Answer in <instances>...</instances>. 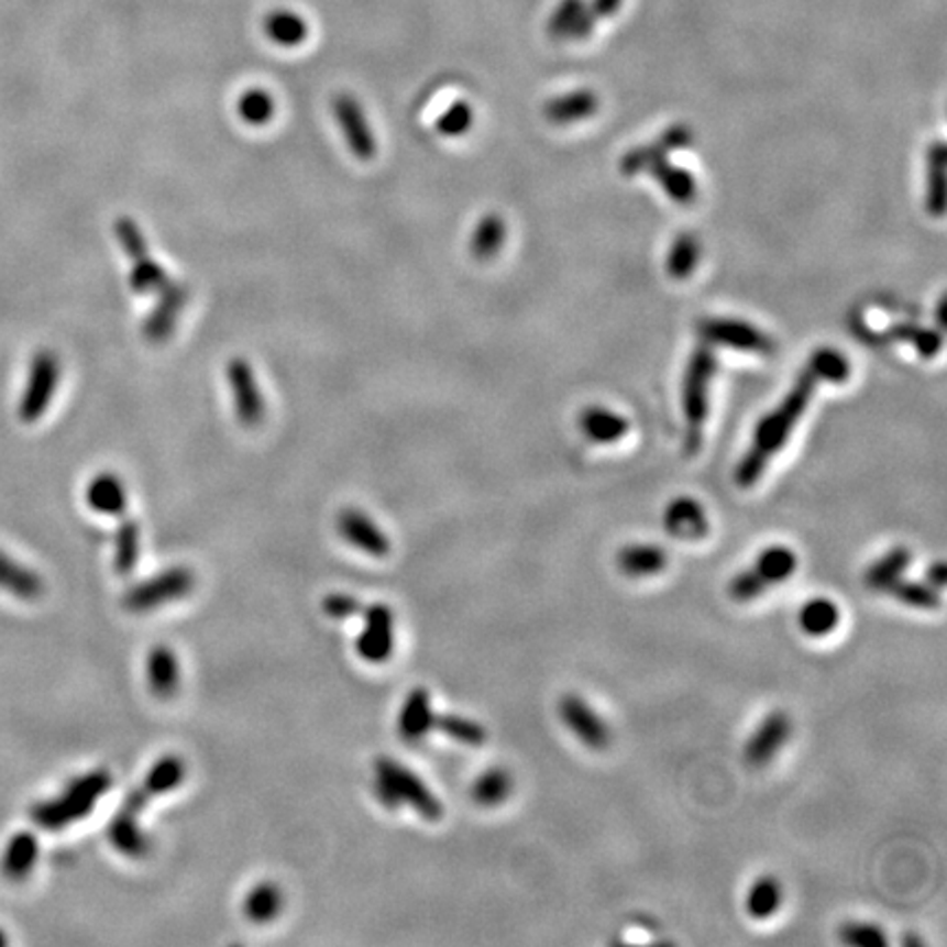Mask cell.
Masks as SVG:
<instances>
[{
    "label": "cell",
    "mask_w": 947,
    "mask_h": 947,
    "mask_svg": "<svg viewBox=\"0 0 947 947\" xmlns=\"http://www.w3.org/2000/svg\"><path fill=\"white\" fill-rule=\"evenodd\" d=\"M849 373H851V366L843 353H838L832 346L818 349L812 355L810 364L803 368L792 393L781 401V406L774 412L766 415L761 419V423L757 426L755 437H752V445L748 448V452L744 454L741 463L735 470V483L744 489L759 483L770 459L785 445L796 421L807 410L810 399L816 390V384L821 379L845 382L849 377Z\"/></svg>",
    "instance_id": "cell-1"
},
{
    "label": "cell",
    "mask_w": 947,
    "mask_h": 947,
    "mask_svg": "<svg viewBox=\"0 0 947 947\" xmlns=\"http://www.w3.org/2000/svg\"><path fill=\"white\" fill-rule=\"evenodd\" d=\"M691 143V130L689 125H673L669 128L658 143L653 145H645V147H636L626 154V158L621 161V172L634 176L640 172H649L667 191V196L673 202L680 205H689L695 200L697 196V187L695 180L691 178V174L686 169L673 167L669 165L667 156L673 150H682Z\"/></svg>",
    "instance_id": "cell-2"
},
{
    "label": "cell",
    "mask_w": 947,
    "mask_h": 947,
    "mask_svg": "<svg viewBox=\"0 0 947 947\" xmlns=\"http://www.w3.org/2000/svg\"><path fill=\"white\" fill-rule=\"evenodd\" d=\"M112 788V774L108 770H92L75 779L55 799L42 801L31 810L33 823L44 832H62L77 821L86 818L101 796Z\"/></svg>",
    "instance_id": "cell-3"
},
{
    "label": "cell",
    "mask_w": 947,
    "mask_h": 947,
    "mask_svg": "<svg viewBox=\"0 0 947 947\" xmlns=\"http://www.w3.org/2000/svg\"><path fill=\"white\" fill-rule=\"evenodd\" d=\"M375 794L386 810H397L406 803L428 821H439L443 816V805L430 788L415 772L393 759L382 757L375 761Z\"/></svg>",
    "instance_id": "cell-4"
},
{
    "label": "cell",
    "mask_w": 947,
    "mask_h": 947,
    "mask_svg": "<svg viewBox=\"0 0 947 947\" xmlns=\"http://www.w3.org/2000/svg\"><path fill=\"white\" fill-rule=\"evenodd\" d=\"M717 360L713 353L711 342H702L695 346L686 375L682 386V399H684V417H686V452L695 454L702 448V432L708 415V386L711 377L715 373Z\"/></svg>",
    "instance_id": "cell-5"
},
{
    "label": "cell",
    "mask_w": 947,
    "mask_h": 947,
    "mask_svg": "<svg viewBox=\"0 0 947 947\" xmlns=\"http://www.w3.org/2000/svg\"><path fill=\"white\" fill-rule=\"evenodd\" d=\"M799 569V558L788 547H770L766 549L757 562L737 573L728 584V597L737 604H750L759 599L768 588L788 582Z\"/></svg>",
    "instance_id": "cell-6"
},
{
    "label": "cell",
    "mask_w": 947,
    "mask_h": 947,
    "mask_svg": "<svg viewBox=\"0 0 947 947\" xmlns=\"http://www.w3.org/2000/svg\"><path fill=\"white\" fill-rule=\"evenodd\" d=\"M114 238L121 246V251L128 255L132 268H130V288L136 295H156L161 293L172 279L167 271L152 257L150 244L145 240V233L141 227L128 218L121 216L114 220Z\"/></svg>",
    "instance_id": "cell-7"
},
{
    "label": "cell",
    "mask_w": 947,
    "mask_h": 947,
    "mask_svg": "<svg viewBox=\"0 0 947 947\" xmlns=\"http://www.w3.org/2000/svg\"><path fill=\"white\" fill-rule=\"evenodd\" d=\"M196 586V577L187 566L167 569L136 586H132L123 595V608L134 615L152 613L172 602L185 599Z\"/></svg>",
    "instance_id": "cell-8"
},
{
    "label": "cell",
    "mask_w": 947,
    "mask_h": 947,
    "mask_svg": "<svg viewBox=\"0 0 947 947\" xmlns=\"http://www.w3.org/2000/svg\"><path fill=\"white\" fill-rule=\"evenodd\" d=\"M59 377H62V364L53 351L42 349L31 357L24 390L18 404V415L24 423H35L48 410L57 393Z\"/></svg>",
    "instance_id": "cell-9"
},
{
    "label": "cell",
    "mask_w": 947,
    "mask_h": 947,
    "mask_svg": "<svg viewBox=\"0 0 947 947\" xmlns=\"http://www.w3.org/2000/svg\"><path fill=\"white\" fill-rule=\"evenodd\" d=\"M185 774H187V768H185V761L180 757L167 755V757L158 759L152 766V770L145 774L143 783L136 785L128 794V799L121 805V810H119L117 816L125 818V821H136L139 814L145 810V805L152 799L163 796V794L172 792L174 788H178L185 781Z\"/></svg>",
    "instance_id": "cell-10"
},
{
    "label": "cell",
    "mask_w": 947,
    "mask_h": 947,
    "mask_svg": "<svg viewBox=\"0 0 947 947\" xmlns=\"http://www.w3.org/2000/svg\"><path fill=\"white\" fill-rule=\"evenodd\" d=\"M227 382L233 395L238 421L244 428L262 426L266 417V395L260 388L253 364L246 357H233L227 364Z\"/></svg>",
    "instance_id": "cell-11"
},
{
    "label": "cell",
    "mask_w": 947,
    "mask_h": 947,
    "mask_svg": "<svg viewBox=\"0 0 947 947\" xmlns=\"http://www.w3.org/2000/svg\"><path fill=\"white\" fill-rule=\"evenodd\" d=\"M331 110L351 154L362 163L373 161L377 154V141L362 103L353 95L340 92L331 99Z\"/></svg>",
    "instance_id": "cell-12"
},
{
    "label": "cell",
    "mask_w": 947,
    "mask_h": 947,
    "mask_svg": "<svg viewBox=\"0 0 947 947\" xmlns=\"http://www.w3.org/2000/svg\"><path fill=\"white\" fill-rule=\"evenodd\" d=\"M700 335L706 342H717L733 346L744 353H757V355H772L774 353V340L766 335L761 329L744 322V320H730V318H706L700 322Z\"/></svg>",
    "instance_id": "cell-13"
},
{
    "label": "cell",
    "mask_w": 947,
    "mask_h": 947,
    "mask_svg": "<svg viewBox=\"0 0 947 947\" xmlns=\"http://www.w3.org/2000/svg\"><path fill=\"white\" fill-rule=\"evenodd\" d=\"M156 306L145 316L141 324V333L152 344L167 342L183 316V310L189 304V286L185 282H169L161 293H156Z\"/></svg>",
    "instance_id": "cell-14"
},
{
    "label": "cell",
    "mask_w": 947,
    "mask_h": 947,
    "mask_svg": "<svg viewBox=\"0 0 947 947\" xmlns=\"http://www.w3.org/2000/svg\"><path fill=\"white\" fill-rule=\"evenodd\" d=\"M564 726L588 748L604 750L610 744V728L604 717L580 695L569 693L558 704Z\"/></svg>",
    "instance_id": "cell-15"
},
{
    "label": "cell",
    "mask_w": 947,
    "mask_h": 947,
    "mask_svg": "<svg viewBox=\"0 0 947 947\" xmlns=\"http://www.w3.org/2000/svg\"><path fill=\"white\" fill-rule=\"evenodd\" d=\"M395 619L393 610L384 604H373L364 610V630L357 636L355 649L366 662H384L393 653Z\"/></svg>",
    "instance_id": "cell-16"
},
{
    "label": "cell",
    "mask_w": 947,
    "mask_h": 947,
    "mask_svg": "<svg viewBox=\"0 0 947 947\" xmlns=\"http://www.w3.org/2000/svg\"><path fill=\"white\" fill-rule=\"evenodd\" d=\"M792 735V719L783 711H772L766 715V719L759 724V728L750 735L746 744V761L755 768H761L770 763L777 752L788 744Z\"/></svg>",
    "instance_id": "cell-17"
},
{
    "label": "cell",
    "mask_w": 947,
    "mask_h": 947,
    "mask_svg": "<svg viewBox=\"0 0 947 947\" xmlns=\"http://www.w3.org/2000/svg\"><path fill=\"white\" fill-rule=\"evenodd\" d=\"M338 531L351 547L371 558H386L390 553L388 536L357 509H344L338 516Z\"/></svg>",
    "instance_id": "cell-18"
},
{
    "label": "cell",
    "mask_w": 947,
    "mask_h": 947,
    "mask_svg": "<svg viewBox=\"0 0 947 947\" xmlns=\"http://www.w3.org/2000/svg\"><path fill=\"white\" fill-rule=\"evenodd\" d=\"M664 531L675 540H702L708 533V518L704 507L695 498H675L662 516Z\"/></svg>",
    "instance_id": "cell-19"
},
{
    "label": "cell",
    "mask_w": 947,
    "mask_h": 947,
    "mask_svg": "<svg viewBox=\"0 0 947 947\" xmlns=\"http://www.w3.org/2000/svg\"><path fill=\"white\" fill-rule=\"evenodd\" d=\"M434 728L432 700L426 689H412L399 711L397 730L404 741H421Z\"/></svg>",
    "instance_id": "cell-20"
},
{
    "label": "cell",
    "mask_w": 947,
    "mask_h": 947,
    "mask_svg": "<svg viewBox=\"0 0 947 947\" xmlns=\"http://www.w3.org/2000/svg\"><path fill=\"white\" fill-rule=\"evenodd\" d=\"M40 845L37 838L29 832H18L9 838L4 854L0 858V873L9 882H24L37 865Z\"/></svg>",
    "instance_id": "cell-21"
},
{
    "label": "cell",
    "mask_w": 947,
    "mask_h": 947,
    "mask_svg": "<svg viewBox=\"0 0 947 947\" xmlns=\"http://www.w3.org/2000/svg\"><path fill=\"white\" fill-rule=\"evenodd\" d=\"M86 503L97 514L123 516L125 507H128L125 483L117 474H112V472H101V474H97L88 483V487H86Z\"/></svg>",
    "instance_id": "cell-22"
},
{
    "label": "cell",
    "mask_w": 947,
    "mask_h": 947,
    "mask_svg": "<svg viewBox=\"0 0 947 947\" xmlns=\"http://www.w3.org/2000/svg\"><path fill=\"white\" fill-rule=\"evenodd\" d=\"M147 682L156 697H172L180 684L178 656L167 645H156L147 656Z\"/></svg>",
    "instance_id": "cell-23"
},
{
    "label": "cell",
    "mask_w": 947,
    "mask_h": 947,
    "mask_svg": "<svg viewBox=\"0 0 947 947\" xmlns=\"http://www.w3.org/2000/svg\"><path fill=\"white\" fill-rule=\"evenodd\" d=\"M0 591L22 602H35L44 593V582L37 573L0 551Z\"/></svg>",
    "instance_id": "cell-24"
},
{
    "label": "cell",
    "mask_w": 947,
    "mask_h": 947,
    "mask_svg": "<svg viewBox=\"0 0 947 947\" xmlns=\"http://www.w3.org/2000/svg\"><path fill=\"white\" fill-rule=\"evenodd\" d=\"M911 562H913V551L909 547L904 544L893 547L867 569L865 584L876 593H887L898 580L904 577Z\"/></svg>",
    "instance_id": "cell-25"
},
{
    "label": "cell",
    "mask_w": 947,
    "mask_h": 947,
    "mask_svg": "<svg viewBox=\"0 0 947 947\" xmlns=\"http://www.w3.org/2000/svg\"><path fill=\"white\" fill-rule=\"evenodd\" d=\"M264 31H266L271 42H275L277 46H284V48L301 46L310 35V26H308L306 18L293 9L271 11L264 20Z\"/></svg>",
    "instance_id": "cell-26"
},
{
    "label": "cell",
    "mask_w": 947,
    "mask_h": 947,
    "mask_svg": "<svg viewBox=\"0 0 947 947\" xmlns=\"http://www.w3.org/2000/svg\"><path fill=\"white\" fill-rule=\"evenodd\" d=\"M617 562L628 577H651L667 569L669 558L658 544H628L619 551Z\"/></svg>",
    "instance_id": "cell-27"
},
{
    "label": "cell",
    "mask_w": 947,
    "mask_h": 947,
    "mask_svg": "<svg viewBox=\"0 0 947 947\" xmlns=\"http://www.w3.org/2000/svg\"><path fill=\"white\" fill-rule=\"evenodd\" d=\"M582 428L595 443H615L630 432L628 419L608 408H588L582 417Z\"/></svg>",
    "instance_id": "cell-28"
},
{
    "label": "cell",
    "mask_w": 947,
    "mask_h": 947,
    "mask_svg": "<svg viewBox=\"0 0 947 947\" xmlns=\"http://www.w3.org/2000/svg\"><path fill=\"white\" fill-rule=\"evenodd\" d=\"M799 626L812 638H825L840 626V608L827 597L810 599L799 613Z\"/></svg>",
    "instance_id": "cell-29"
},
{
    "label": "cell",
    "mask_w": 947,
    "mask_h": 947,
    "mask_svg": "<svg viewBox=\"0 0 947 947\" xmlns=\"http://www.w3.org/2000/svg\"><path fill=\"white\" fill-rule=\"evenodd\" d=\"M597 95L593 90H573L547 103V117L553 123H573L597 112Z\"/></svg>",
    "instance_id": "cell-30"
},
{
    "label": "cell",
    "mask_w": 947,
    "mask_h": 947,
    "mask_svg": "<svg viewBox=\"0 0 947 947\" xmlns=\"http://www.w3.org/2000/svg\"><path fill=\"white\" fill-rule=\"evenodd\" d=\"M781 904H783V887H781V882H779L777 878H772V876H763V878H759V880L748 889V895H746V913H748L752 920H757V922H763V920L774 917V915H777V911L781 909Z\"/></svg>",
    "instance_id": "cell-31"
},
{
    "label": "cell",
    "mask_w": 947,
    "mask_h": 947,
    "mask_svg": "<svg viewBox=\"0 0 947 947\" xmlns=\"http://www.w3.org/2000/svg\"><path fill=\"white\" fill-rule=\"evenodd\" d=\"M505 238H507V227H505L503 218L496 213H489L476 224V229L470 238V253L478 262H489L500 253Z\"/></svg>",
    "instance_id": "cell-32"
},
{
    "label": "cell",
    "mask_w": 947,
    "mask_h": 947,
    "mask_svg": "<svg viewBox=\"0 0 947 947\" xmlns=\"http://www.w3.org/2000/svg\"><path fill=\"white\" fill-rule=\"evenodd\" d=\"M108 838H110L112 847L128 858H145L152 849V840L139 827L136 821H125V818L114 816L110 821V827H108Z\"/></svg>",
    "instance_id": "cell-33"
},
{
    "label": "cell",
    "mask_w": 947,
    "mask_h": 947,
    "mask_svg": "<svg viewBox=\"0 0 947 947\" xmlns=\"http://www.w3.org/2000/svg\"><path fill=\"white\" fill-rule=\"evenodd\" d=\"M282 909H284V893L273 882L257 884L244 902V915L253 924H268V922L277 920Z\"/></svg>",
    "instance_id": "cell-34"
},
{
    "label": "cell",
    "mask_w": 947,
    "mask_h": 947,
    "mask_svg": "<svg viewBox=\"0 0 947 947\" xmlns=\"http://www.w3.org/2000/svg\"><path fill=\"white\" fill-rule=\"evenodd\" d=\"M926 207L933 216H944L946 209V145L937 141L928 150V187Z\"/></svg>",
    "instance_id": "cell-35"
},
{
    "label": "cell",
    "mask_w": 947,
    "mask_h": 947,
    "mask_svg": "<svg viewBox=\"0 0 947 947\" xmlns=\"http://www.w3.org/2000/svg\"><path fill=\"white\" fill-rule=\"evenodd\" d=\"M514 790V779L503 768L485 770L472 785V799L483 807H496L509 799Z\"/></svg>",
    "instance_id": "cell-36"
},
{
    "label": "cell",
    "mask_w": 947,
    "mask_h": 947,
    "mask_svg": "<svg viewBox=\"0 0 947 947\" xmlns=\"http://www.w3.org/2000/svg\"><path fill=\"white\" fill-rule=\"evenodd\" d=\"M141 555V527L132 518H123L114 536V569L121 575L134 571Z\"/></svg>",
    "instance_id": "cell-37"
},
{
    "label": "cell",
    "mask_w": 947,
    "mask_h": 947,
    "mask_svg": "<svg viewBox=\"0 0 947 947\" xmlns=\"http://www.w3.org/2000/svg\"><path fill=\"white\" fill-rule=\"evenodd\" d=\"M277 112L275 97L264 88H251L240 95L238 99V114L246 125L264 128L273 121Z\"/></svg>",
    "instance_id": "cell-38"
},
{
    "label": "cell",
    "mask_w": 947,
    "mask_h": 947,
    "mask_svg": "<svg viewBox=\"0 0 947 947\" xmlns=\"http://www.w3.org/2000/svg\"><path fill=\"white\" fill-rule=\"evenodd\" d=\"M893 599H898L900 604L909 606V608H917V610H937L942 608V595L937 588H933L928 582H909V580H898L889 591H887Z\"/></svg>",
    "instance_id": "cell-39"
},
{
    "label": "cell",
    "mask_w": 947,
    "mask_h": 947,
    "mask_svg": "<svg viewBox=\"0 0 947 947\" xmlns=\"http://www.w3.org/2000/svg\"><path fill=\"white\" fill-rule=\"evenodd\" d=\"M434 728H439L443 735H448L452 741H459L463 746L478 748L487 741V730L476 719L463 717V715H439L434 717Z\"/></svg>",
    "instance_id": "cell-40"
},
{
    "label": "cell",
    "mask_w": 947,
    "mask_h": 947,
    "mask_svg": "<svg viewBox=\"0 0 947 947\" xmlns=\"http://www.w3.org/2000/svg\"><path fill=\"white\" fill-rule=\"evenodd\" d=\"M697 260H700V244L693 235L684 233L671 246V253L667 257V273L673 279H686L695 271Z\"/></svg>",
    "instance_id": "cell-41"
},
{
    "label": "cell",
    "mask_w": 947,
    "mask_h": 947,
    "mask_svg": "<svg viewBox=\"0 0 947 947\" xmlns=\"http://www.w3.org/2000/svg\"><path fill=\"white\" fill-rule=\"evenodd\" d=\"M586 9V0H560L549 18V35L555 40H569L577 20Z\"/></svg>",
    "instance_id": "cell-42"
},
{
    "label": "cell",
    "mask_w": 947,
    "mask_h": 947,
    "mask_svg": "<svg viewBox=\"0 0 947 947\" xmlns=\"http://www.w3.org/2000/svg\"><path fill=\"white\" fill-rule=\"evenodd\" d=\"M474 123V110L467 101L459 99L454 103H450V108L437 119L434 128L439 134L454 139V136H463Z\"/></svg>",
    "instance_id": "cell-43"
},
{
    "label": "cell",
    "mask_w": 947,
    "mask_h": 947,
    "mask_svg": "<svg viewBox=\"0 0 947 947\" xmlns=\"http://www.w3.org/2000/svg\"><path fill=\"white\" fill-rule=\"evenodd\" d=\"M840 942L847 946L854 947H887L889 946V937L887 933L876 926V924H867V922H849L840 928L838 933Z\"/></svg>",
    "instance_id": "cell-44"
},
{
    "label": "cell",
    "mask_w": 947,
    "mask_h": 947,
    "mask_svg": "<svg viewBox=\"0 0 947 947\" xmlns=\"http://www.w3.org/2000/svg\"><path fill=\"white\" fill-rule=\"evenodd\" d=\"M891 338L913 342V344L922 351V355H926V357L935 355V353L942 349V338H939L937 333L926 331V329H922V327H913V324L895 327V329L891 331Z\"/></svg>",
    "instance_id": "cell-45"
},
{
    "label": "cell",
    "mask_w": 947,
    "mask_h": 947,
    "mask_svg": "<svg viewBox=\"0 0 947 947\" xmlns=\"http://www.w3.org/2000/svg\"><path fill=\"white\" fill-rule=\"evenodd\" d=\"M322 610L331 619H349V617H355L357 613H362V604L351 595L333 593V595L324 597Z\"/></svg>",
    "instance_id": "cell-46"
},
{
    "label": "cell",
    "mask_w": 947,
    "mask_h": 947,
    "mask_svg": "<svg viewBox=\"0 0 947 947\" xmlns=\"http://www.w3.org/2000/svg\"><path fill=\"white\" fill-rule=\"evenodd\" d=\"M621 4H624V0H591V2H586V11L595 22H599V20L617 13L621 9Z\"/></svg>",
    "instance_id": "cell-47"
},
{
    "label": "cell",
    "mask_w": 947,
    "mask_h": 947,
    "mask_svg": "<svg viewBox=\"0 0 947 947\" xmlns=\"http://www.w3.org/2000/svg\"><path fill=\"white\" fill-rule=\"evenodd\" d=\"M926 580H928V584H931L933 588L942 591V588L946 586L947 582L946 562H944V560H937V562L926 571Z\"/></svg>",
    "instance_id": "cell-48"
},
{
    "label": "cell",
    "mask_w": 947,
    "mask_h": 947,
    "mask_svg": "<svg viewBox=\"0 0 947 947\" xmlns=\"http://www.w3.org/2000/svg\"><path fill=\"white\" fill-rule=\"evenodd\" d=\"M904 946H924V942L922 939H917V937H913V935H909V937H904V942H902Z\"/></svg>",
    "instance_id": "cell-49"
},
{
    "label": "cell",
    "mask_w": 947,
    "mask_h": 947,
    "mask_svg": "<svg viewBox=\"0 0 947 947\" xmlns=\"http://www.w3.org/2000/svg\"><path fill=\"white\" fill-rule=\"evenodd\" d=\"M0 946H7V937H4L2 931H0Z\"/></svg>",
    "instance_id": "cell-50"
}]
</instances>
